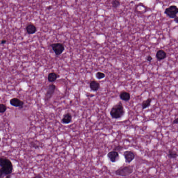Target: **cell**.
Returning <instances> with one entry per match:
<instances>
[{"label":"cell","mask_w":178,"mask_h":178,"mask_svg":"<svg viewBox=\"0 0 178 178\" xmlns=\"http://www.w3.org/2000/svg\"><path fill=\"white\" fill-rule=\"evenodd\" d=\"M26 30L28 33L30 34H32L36 33L37 31V28L34 24L32 23H30L27 26Z\"/></svg>","instance_id":"7c38bea8"},{"label":"cell","mask_w":178,"mask_h":178,"mask_svg":"<svg viewBox=\"0 0 178 178\" xmlns=\"http://www.w3.org/2000/svg\"><path fill=\"white\" fill-rule=\"evenodd\" d=\"M53 50L57 56H59L65 50L63 44L61 43H55L50 45Z\"/></svg>","instance_id":"5b68a950"},{"label":"cell","mask_w":178,"mask_h":178,"mask_svg":"<svg viewBox=\"0 0 178 178\" xmlns=\"http://www.w3.org/2000/svg\"><path fill=\"white\" fill-rule=\"evenodd\" d=\"M72 119V116L69 113L65 114L64 115L62 121V123L64 124H68L71 122Z\"/></svg>","instance_id":"5bb4252c"},{"label":"cell","mask_w":178,"mask_h":178,"mask_svg":"<svg viewBox=\"0 0 178 178\" xmlns=\"http://www.w3.org/2000/svg\"><path fill=\"white\" fill-rule=\"evenodd\" d=\"M112 5L114 8H117L120 5L121 2L120 0H113L112 1Z\"/></svg>","instance_id":"ac0fdd59"},{"label":"cell","mask_w":178,"mask_h":178,"mask_svg":"<svg viewBox=\"0 0 178 178\" xmlns=\"http://www.w3.org/2000/svg\"><path fill=\"white\" fill-rule=\"evenodd\" d=\"M1 137H0V142H1Z\"/></svg>","instance_id":"484cf974"},{"label":"cell","mask_w":178,"mask_h":178,"mask_svg":"<svg viewBox=\"0 0 178 178\" xmlns=\"http://www.w3.org/2000/svg\"><path fill=\"white\" fill-rule=\"evenodd\" d=\"M119 97L121 100L127 102L131 99V94L130 93L126 91H122L120 93Z\"/></svg>","instance_id":"8fae6325"},{"label":"cell","mask_w":178,"mask_h":178,"mask_svg":"<svg viewBox=\"0 0 178 178\" xmlns=\"http://www.w3.org/2000/svg\"><path fill=\"white\" fill-rule=\"evenodd\" d=\"M167 155L170 159H176L177 157L178 154L175 150L173 149H170L168 151Z\"/></svg>","instance_id":"e0dca14e"},{"label":"cell","mask_w":178,"mask_h":178,"mask_svg":"<svg viewBox=\"0 0 178 178\" xmlns=\"http://www.w3.org/2000/svg\"><path fill=\"white\" fill-rule=\"evenodd\" d=\"M55 89H56V86L54 84H50L48 86V87L47 91L46 94L45 95V101L47 102L51 98L54 93Z\"/></svg>","instance_id":"8992f818"},{"label":"cell","mask_w":178,"mask_h":178,"mask_svg":"<svg viewBox=\"0 0 178 178\" xmlns=\"http://www.w3.org/2000/svg\"><path fill=\"white\" fill-rule=\"evenodd\" d=\"M6 42V40H3L1 42V44H4Z\"/></svg>","instance_id":"d4e9b609"},{"label":"cell","mask_w":178,"mask_h":178,"mask_svg":"<svg viewBox=\"0 0 178 178\" xmlns=\"http://www.w3.org/2000/svg\"><path fill=\"white\" fill-rule=\"evenodd\" d=\"M90 87L92 90L96 91L100 88V84L95 80H92L90 83Z\"/></svg>","instance_id":"4fadbf2b"},{"label":"cell","mask_w":178,"mask_h":178,"mask_svg":"<svg viewBox=\"0 0 178 178\" xmlns=\"http://www.w3.org/2000/svg\"><path fill=\"white\" fill-rule=\"evenodd\" d=\"M107 156L110 160L113 163L116 162L120 159L119 155L118 152L115 151H111L108 153Z\"/></svg>","instance_id":"52a82bcc"},{"label":"cell","mask_w":178,"mask_h":178,"mask_svg":"<svg viewBox=\"0 0 178 178\" xmlns=\"http://www.w3.org/2000/svg\"><path fill=\"white\" fill-rule=\"evenodd\" d=\"M123 155L126 163H130L134 160L135 158L134 154L131 151H125L123 153Z\"/></svg>","instance_id":"ba28073f"},{"label":"cell","mask_w":178,"mask_h":178,"mask_svg":"<svg viewBox=\"0 0 178 178\" xmlns=\"http://www.w3.org/2000/svg\"><path fill=\"white\" fill-rule=\"evenodd\" d=\"M10 103L11 106L20 108H22L24 104L23 101L17 98H13L10 99Z\"/></svg>","instance_id":"9c48e42d"},{"label":"cell","mask_w":178,"mask_h":178,"mask_svg":"<svg viewBox=\"0 0 178 178\" xmlns=\"http://www.w3.org/2000/svg\"><path fill=\"white\" fill-rule=\"evenodd\" d=\"M0 178L11 174L13 167L11 161L4 157H0Z\"/></svg>","instance_id":"6da1fadb"},{"label":"cell","mask_w":178,"mask_h":178,"mask_svg":"<svg viewBox=\"0 0 178 178\" xmlns=\"http://www.w3.org/2000/svg\"><path fill=\"white\" fill-rule=\"evenodd\" d=\"M7 107L5 104L1 103L0 104V113H3L6 111Z\"/></svg>","instance_id":"d6986e66"},{"label":"cell","mask_w":178,"mask_h":178,"mask_svg":"<svg viewBox=\"0 0 178 178\" xmlns=\"http://www.w3.org/2000/svg\"><path fill=\"white\" fill-rule=\"evenodd\" d=\"M125 108L121 101L114 105L110 111L111 117L114 119L121 118L125 115Z\"/></svg>","instance_id":"7a4b0ae2"},{"label":"cell","mask_w":178,"mask_h":178,"mask_svg":"<svg viewBox=\"0 0 178 178\" xmlns=\"http://www.w3.org/2000/svg\"><path fill=\"white\" fill-rule=\"evenodd\" d=\"M153 57L151 55H148L146 58V61H148V62H151L153 60Z\"/></svg>","instance_id":"7402d4cb"},{"label":"cell","mask_w":178,"mask_h":178,"mask_svg":"<svg viewBox=\"0 0 178 178\" xmlns=\"http://www.w3.org/2000/svg\"><path fill=\"white\" fill-rule=\"evenodd\" d=\"M133 171V167L132 166L128 165L118 168L115 171V174L119 176L126 177L131 175Z\"/></svg>","instance_id":"3957f363"},{"label":"cell","mask_w":178,"mask_h":178,"mask_svg":"<svg viewBox=\"0 0 178 178\" xmlns=\"http://www.w3.org/2000/svg\"><path fill=\"white\" fill-rule=\"evenodd\" d=\"M178 8L176 6L172 5L166 8L164 13L171 19H174L177 16Z\"/></svg>","instance_id":"277c9868"},{"label":"cell","mask_w":178,"mask_h":178,"mask_svg":"<svg viewBox=\"0 0 178 178\" xmlns=\"http://www.w3.org/2000/svg\"><path fill=\"white\" fill-rule=\"evenodd\" d=\"M96 77L98 79H101L104 78L106 76L105 74L101 72H98L96 73Z\"/></svg>","instance_id":"ffe728a7"},{"label":"cell","mask_w":178,"mask_h":178,"mask_svg":"<svg viewBox=\"0 0 178 178\" xmlns=\"http://www.w3.org/2000/svg\"><path fill=\"white\" fill-rule=\"evenodd\" d=\"M156 57L158 61H160L164 60L167 57V54L164 50H159L157 52Z\"/></svg>","instance_id":"30bf717a"},{"label":"cell","mask_w":178,"mask_h":178,"mask_svg":"<svg viewBox=\"0 0 178 178\" xmlns=\"http://www.w3.org/2000/svg\"><path fill=\"white\" fill-rule=\"evenodd\" d=\"M174 21L176 23H178V17L177 16H176L174 18Z\"/></svg>","instance_id":"cb8c5ba5"},{"label":"cell","mask_w":178,"mask_h":178,"mask_svg":"<svg viewBox=\"0 0 178 178\" xmlns=\"http://www.w3.org/2000/svg\"><path fill=\"white\" fill-rule=\"evenodd\" d=\"M178 123V118H177L175 119L174 120V121H173V122H172V124H173V125H174V124H177Z\"/></svg>","instance_id":"603a6c76"},{"label":"cell","mask_w":178,"mask_h":178,"mask_svg":"<svg viewBox=\"0 0 178 178\" xmlns=\"http://www.w3.org/2000/svg\"><path fill=\"white\" fill-rule=\"evenodd\" d=\"M152 100V98H149L146 100H143L141 104L142 110H144L150 107Z\"/></svg>","instance_id":"2e32d148"},{"label":"cell","mask_w":178,"mask_h":178,"mask_svg":"<svg viewBox=\"0 0 178 178\" xmlns=\"http://www.w3.org/2000/svg\"><path fill=\"white\" fill-rule=\"evenodd\" d=\"M123 149V146L120 145H118L115 146L113 149V151H116L117 152H120Z\"/></svg>","instance_id":"44dd1931"},{"label":"cell","mask_w":178,"mask_h":178,"mask_svg":"<svg viewBox=\"0 0 178 178\" xmlns=\"http://www.w3.org/2000/svg\"><path fill=\"white\" fill-rule=\"evenodd\" d=\"M59 77V75L55 72H51L49 74L48 76V79L49 82L53 83L55 82L57 78Z\"/></svg>","instance_id":"9a60e30c"}]
</instances>
